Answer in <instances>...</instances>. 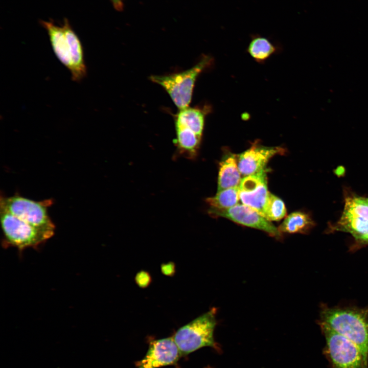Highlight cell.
<instances>
[{
	"label": "cell",
	"mask_w": 368,
	"mask_h": 368,
	"mask_svg": "<svg viewBox=\"0 0 368 368\" xmlns=\"http://www.w3.org/2000/svg\"><path fill=\"white\" fill-rule=\"evenodd\" d=\"M284 151L280 147L261 146L257 143L237 156V163L242 177L258 173L266 169L270 158Z\"/></svg>",
	"instance_id": "obj_10"
},
{
	"label": "cell",
	"mask_w": 368,
	"mask_h": 368,
	"mask_svg": "<svg viewBox=\"0 0 368 368\" xmlns=\"http://www.w3.org/2000/svg\"><path fill=\"white\" fill-rule=\"evenodd\" d=\"M247 51L255 60L262 62L275 52V48L266 38L257 37L249 43Z\"/></svg>",
	"instance_id": "obj_18"
},
{
	"label": "cell",
	"mask_w": 368,
	"mask_h": 368,
	"mask_svg": "<svg viewBox=\"0 0 368 368\" xmlns=\"http://www.w3.org/2000/svg\"><path fill=\"white\" fill-rule=\"evenodd\" d=\"M365 200L368 202V198H365Z\"/></svg>",
	"instance_id": "obj_23"
},
{
	"label": "cell",
	"mask_w": 368,
	"mask_h": 368,
	"mask_svg": "<svg viewBox=\"0 0 368 368\" xmlns=\"http://www.w3.org/2000/svg\"><path fill=\"white\" fill-rule=\"evenodd\" d=\"M216 310H211L180 328L173 339L181 356L205 347L216 348L214 332L217 321Z\"/></svg>",
	"instance_id": "obj_3"
},
{
	"label": "cell",
	"mask_w": 368,
	"mask_h": 368,
	"mask_svg": "<svg viewBox=\"0 0 368 368\" xmlns=\"http://www.w3.org/2000/svg\"><path fill=\"white\" fill-rule=\"evenodd\" d=\"M152 279L147 271L141 270L135 277V282L142 288H147L151 283Z\"/></svg>",
	"instance_id": "obj_20"
},
{
	"label": "cell",
	"mask_w": 368,
	"mask_h": 368,
	"mask_svg": "<svg viewBox=\"0 0 368 368\" xmlns=\"http://www.w3.org/2000/svg\"><path fill=\"white\" fill-rule=\"evenodd\" d=\"M314 222L310 216L304 212H295L288 215L278 227L281 233H306Z\"/></svg>",
	"instance_id": "obj_16"
},
{
	"label": "cell",
	"mask_w": 368,
	"mask_h": 368,
	"mask_svg": "<svg viewBox=\"0 0 368 368\" xmlns=\"http://www.w3.org/2000/svg\"><path fill=\"white\" fill-rule=\"evenodd\" d=\"M240 200L239 187H235L217 191L216 194L206 199L210 208L224 210L237 205Z\"/></svg>",
	"instance_id": "obj_17"
},
{
	"label": "cell",
	"mask_w": 368,
	"mask_h": 368,
	"mask_svg": "<svg viewBox=\"0 0 368 368\" xmlns=\"http://www.w3.org/2000/svg\"><path fill=\"white\" fill-rule=\"evenodd\" d=\"M318 323L325 337V352L331 368H368V359L357 345L325 323Z\"/></svg>",
	"instance_id": "obj_5"
},
{
	"label": "cell",
	"mask_w": 368,
	"mask_h": 368,
	"mask_svg": "<svg viewBox=\"0 0 368 368\" xmlns=\"http://www.w3.org/2000/svg\"><path fill=\"white\" fill-rule=\"evenodd\" d=\"M209 110V109L205 107L201 108L189 106L180 109L176 115L175 124L186 127L201 137L204 129L205 117Z\"/></svg>",
	"instance_id": "obj_14"
},
{
	"label": "cell",
	"mask_w": 368,
	"mask_h": 368,
	"mask_svg": "<svg viewBox=\"0 0 368 368\" xmlns=\"http://www.w3.org/2000/svg\"><path fill=\"white\" fill-rule=\"evenodd\" d=\"M181 354L173 337L153 340L144 357L136 362L137 368H158L173 365Z\"/></svg>",
	"instance_id": "obj_9"
},
{
	"label": "cell",
	"mask_w": 368,
	"mask_h": 368,
	"mask_svg": "<svg viewBox=\"0 0 368 368\" xmlns=\"http://www.w3.org/2000/svg\"><path fill=\"white\" fill-rule=\"evenodd\" d=\"M176 137L175 143L180 154L192 159L196 157L201 137L190 129L175 124Z\"/></svg>",
	"instance_id": "obj_15"
},
{
	"label": "cell",
	"mask_w": 368,
	"mask_h": 368,
	"mask_svg": "<svg viewBox=\"0 0 368 368\" xmlns=\"http://www.w3.org/2000/svg\"><path fill=\"white\" fill-rule=\"evenodd\" d=\"M114 7L118 9L121 8L122 0H111Z\"/></svg>",
	"instance_id": "obj_22"
},
{
	"label": "cell",
	"mask_w": 368,
	"mask_h": 368,
	"mask_svg": "<svg viewBox=\"0 0 368 368\" xmlns=\"http://www.w3.org/2000/svg\"><path fill=\"white\" fill-rule=\"evenodd\" d=\"M0 218L5 247L12 246L22 251L28 248H36L51 238L3 209L0 211Z\"/></svg>",
	"instance_id": "obj_6"
},
{
	"label": "cell",
	"mask_w": 368,
	"mask_h": 368,
	"mask_svg": "<svg viewBox=\"0 0 368 368\" xmlns=\"http://www.w3.org/2000/svg\"><path fill=\"white\" fill-rule=\"evenodd\" d=\"M47 30L51 46L58 60L69 71L72 66L69 45L62 27H59L52 21H41Z\"/></svg>",
	"instance_id": "obj_12"
},
{
	"label": "cell",
	"mask_w": 368,
	"mask_h": 368,
	"mask_svg": "<svg viewBox=\"0 0 368 368\" xmlns=\"http://www.w3.org/2000/svg\"><path fill=\"white\" fill-rule=\"evenodd\" d=\"M239 171L237 156L229 154L220 163L217 191L239 187L242 178Z\"/></svg>",
	"instance_id": "obj_13"
},
{
	"label": "cell",
	"mask_w": 368,
	"mask_h": 368,
	"mask_svg": "<svg viewBox=\"0 0 368 368\" xmlns=\"http://www.w3.org/2000/svg\"><path fill=\"white\" fill-rule=\"evenodd\" d=\"M62 27L70 48L72 63L70 71L72 79L74 81L80 82L87 74L82 44L67 19L64 20Z\"/></svg>",
	"instance_id": "obj_11"
},
{
	"label": "cell",
	"mask_w": 368,
	"mask_h": 368,
	"mask_svg": "<svg viewBox=\"0 0 368 368\" xmlns=\"http://www.w3.org/2000/svg\"><path fill=\"white\" fill-rule=\"evenodd\" d=\"M205 368H212V367H211L210 366H208L207 367H205Z\"/></svg>",
	"instance_id": "obj_24"
},
{
	"label": "cell",
	"mask_w": 368,
	"mask_h": 368,
	"mask_svg": "<svg viewBox=\"0 0 368 368\" xmlns=\"http://www.w3.org/2000/svg\"><path fill=\"white\" fill-rule=\"evenodd\" d=\"M286 215V209L283 201L278 197L269 193L265 209V218L269 221H278Z\"/></svg>",
	"instance_id": "obj_19"
},
{
	"label": "cell",
	"mask_w": 368,
	"mask_h": 368,
	"mask_svg": "<svg viewBox=\"0 0 368 368\" xmlns=\"http://www.w3.org/2000/svg\"><path fill=\"white\" fill-rule=\"evenodd\" d=\"M320 320L357 345L368 359V308L329 307L323 305Z\"/></svg>",
	"instance_id": "obj_1"
},
{
	"label": "cell",
	"mask_w": 368,
	"mask_h": 368,
	"mask_svg": "<svg viewBox=\"0 0 368 368\" xmlns=\"http://www.w3.org/2000/svg\"><path fill=\"white\" fill-rule=\"evenodd\" d=\"M209 213L215 217H221L237 223L264 231L270 236L280 238L281 233L273 224L253 209L243 204L227 209H209Z\"/></svg>",
	"instance_id": "obj_7"
},
{
	"label": "cell",
	"mask_w": 368,
	"mask_h": 368,
	"mask_svg": "<svg viewBox=\"0 0 368 368\" xmlns=\"http://www.w3.org/2000/svg\"><path fill=\"white\" fill-rule=\"evenodd\" d=\"M160 268L162 272L165 275L173 277L175 273V265L173 262L163 263Z\"/></svg>",
	"instance_id": "obj_21"
},
{
	"label": "cell",
	"mask_w": 368,
	"mask_h": 368,
	"mask_svg": "<svg viewBox=\"0 0 368 368\" xmlns=\"http://www.w3.org/2000/svg\"><path fill=\"white\" fill-rule=\"evenodd\" d=\"M51 199L35 201L21 196L1 197L0 209L45 233L52 237L55 226L48 214Z\"/></svg>",
	"instance_id": "obj_4"
},
{
	"label": "cell",
	"mask_w": 368,
	"mask_h": 368,
	"mask_svg": "<svg viewBox=\"0 0 368 368\" xmlns=\"http://www.w3.org/2000/svg\"><path fill=\"white\" fill-rule=\"evenodd\" d=\"M212 61L211 57L205 56L188 70L167 75H153L150 79L163 87L175 106L179 110L182 109L189 106L196 79Z\"/></svg>",
	"instance_id": "obj_2"
},
{
	"label": "cell",
	"mask_w": 368,
	"mask_h": 368,
	"mask_svg": "<svg viewBox=\"0 0 368 368\" xmlns=\"http://www.w3.org/2000/svg\"><path fill=\"white\" fill-rule=\"evenodd\" d=\"M267 170L242 177L239 186L240 201L265 217L269 192L267 188Z\"/></svg>",
	"instance_id": "obj_8"
}]
</instances>
